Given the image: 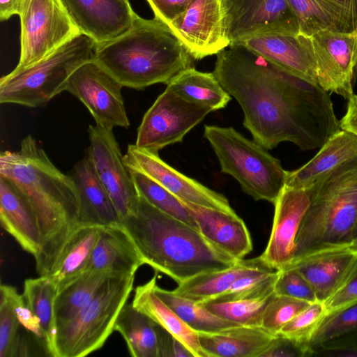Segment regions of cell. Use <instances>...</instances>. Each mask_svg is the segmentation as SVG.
Wrapping results in <instances>:
<instances>
[{
    "label": "cell",
    "mask_w": 357,
    "mask_h": 357,
    "mask_svg": "<svg viewBox=\"0 0 357 357\" xmlns=\"http://www.w3.org/2000/svg\"><path fill=\"white\" fill-rule=\"evenodd\" d=\"M218 52L213 71L244 114L253 140L267 150L284 142L321 148L340 130L329 93L241 45Z\"/></svg>",
    "instance_id": "obj_1"
},
{
    "label": "cell",
    "mask_w": 357,
    "mask_h": 357,
    "mask_svg": "<svg viewBox=\"0 0 357 357\" xmlns=\"http://www.w3.org/2000/svg\"><path fill=\"white\" fill-rule=\"evenodd\" d=\"M0 175L14 183L34 212L40 234L36 270L39 276H47L80 226L75 182L52 163L31 135L22 139L17 151L1 153Z\"/></svg>",
    "instance_id": "obj_2"
},
{
    "label": "cell",
    "mask_w": 357,
    "mask_h": 357,
    "mask_svg": "<svg viewBox=\"0 0 357 357\" xmlns=\"http://www.w3.org/2000/svg\"><path fill=\"white\" fill-rule=\"evenodd\" d=\"M122 225L144 264L178 284L203 273L229 268L239 261L207 240L199 230L141 197L135 212L124 219Z\"/></svg>",
    "instance_id": "obj_3"
},
{
    "label": "cell",
    "mask_w": 357,
    "mask_h": 357,
    "mask_svg": "<svg viewBox=\"0 0 357 357\" xmlns=\"http://www.w3.org/2000/svg\"><path fill=\"white\" fill-rule=\"evenodd\" d=\"M192 59L167 24L136 13L126 31L96 43L92 60L123 86L142 90L169 84L178 73L194 67Z\"/></svg>",
    "instance_id": "obj_4"
},
{
    "label": "cell",
    "mask_w": 357,
    "mask_h": 357,
    "mask_svg": "<svg viewBox=\"0 0 357 357\" xmlns=\"http://www.w3.org/2000/svg\"><path fill=\"white\" fill-rule=\"evenodd\" d=\"M308 192L310 204L296 237L295 256L323 243L350 241L357 218V158Z\"/></svg>",
    "instance_id": "obj_5"
},
{
    "label": "cell",
    "mask_w": 357,
    "mask_h": 357,
    "mask_svg": "<svg viewBox=\"0 0 357 357\" xmlns=\"http://www.w3.org/2000/svg\"><path fill=\"white\" fill-rule=\"evenodd\" d=\"M204 136L214 151L222 173L233 176L255 200L274 204L287 177V171L278 159L232 127L205 125Z\"/></svg>",
    "instance_id": "obj_6"
},
{
    "label": "cell",
    "mask_w": 357,
    "mask_h": 357,
    "mask_svg": "<svg viewBox=\"0 0 357 357\" xmlns=\"http://www.w3.org/2000/svg\"><path fill=\"white\" fill-rule=\"evenodd\" d=\"M95 45L91 38L80 34L39 61L14 68L0 79V102L30 107L46 105L64 91L77 68L92 60Z\"/></svg>",
    "instance_id": "obj_7"
},
{
    "label": "cell",
    "mask_w": 357,
    "mask_h": 357,
    "mask_svg": "<svg viewBox=\"0 0 357 357\" xmlns=\"http://www.w3.org/2000/svg\"><path fill=\"white\" fill-rule=\"evenodd\" d=\"M135 273L110 275L73 319L57 326L54 357H83L100 349L133 289Z\"/></svg>",
    "instance_id": "obj_8"
},
{
    "label": "cell",
    "mask_w": 357,
    "mask_h": 357,
    "mask_svg": "<svg viewBox=\"0 0 357 357\" xmlns=\"http://www.w3.org/2000/svg\"><path fill=\"white\" fill-rule=\"evenodd\" d=\"M18 15L20 54L15 69L39 61L82 34L60 0H22Z\"/></svg>",
    "instance_id": "obj_9"
},
{
    "label": "cell",
    "mask_w": 357,
    "mask_h": 357,
    "mask_svg": "<svg viewBox=\"0 0 357 357\" xmlns=\"http://www.w3.org/2000/svg\"><path fill=\"white\" fill-rule=\"evenodd\" d=\"M211 112V108L185 100L167 87L144 114L135 145L158 153L168 145L181 142Z\"/></svg>",
    "instance_id": "obj_10"
},
{
    "label": "cell",
    "mask_w": 357,
    "mask_h": 357,
    "mask_svg": "<svg viewBox=\"0 0 357 357\" xmlns=\"http://www.w3.org/2000/svg\"><path fill=\"white\" fill-rule=\"evenodd\" d=\"M221 3L229 45L256 36L301 33L287 0H221Z\"/></svg>",
    "instance_id": "obj_11"
},
{
    "label": "cell",
    "mask_w": 357,
    "mask_h": 357,
    "mask_svg": "<svg viewBox=\"0 0 357 357\" xmlns=\"http://www.w3.org/2000/svg\"><path fill=\"white\" fill-rule=\"evenodd\" d=\"M122 87L116 79L91 60L73 73L64 91L86 106L96 124L127 128L130 121L121 94Z\"/></svg>",
    "instance_id": "obj_12"
},
{
    "label": "cell",
    "mask_w": 357,
    "mask_h": 357,
    "mask_svg": "<svg viewBox=\"0 0 357 357\" xmlns=\"http://www.w3.org/2000/svg\"><path fill=\"white\" fill-rule=\"evenodd\" d=\"M112 129L96 123L89 126L88 156L108 191L122 222L135 212L139 197Z\"/></svg>",
    "instance_id": "obj_13"
},
{
    "label": "cell",
    "mask_w": 357,
    "mask_h": 357,
    "mask_svg": "<svg viewBox=\"0 0 357 357\" xmlns=\"http://www.w3.org/2000/svg\"><path fill=\"white\" fill-rule=\"evenodd\" d=\"M311 37L317 84L348 100L357 79V30H321Z\"/></svg>",
    "instance_id": "obj_14"
},
{
    "label": "cell",
    "mask_w": 357,
    "mask_h": 357,
    "mask_svg": "<svg viewBox=\"0 0 357 357\" xmlns=\"http://www.w3.org/2000/svg\"><path fill=\"white\" fill-rule=\"evenodd\" d=\"M123 160L129 171L147 176L177 198L231 215L236 214L225 196L178 172L163 161L158 152L130 144Z\"/></svg>",
    "instance_id": "obj_15"
},
{
    "label": "cell",
    "mask_w": 357,
    "mask_h": 357,
    "mask_svg": "<svg viewBox=\"0 0 357 357\" xmlns=\"http://www.w3.org/2000/svg\"><path fill=\"white\" fill-rule=\"evenodd\" d=\"M168 25L194 59L217 54L229 45L221 0H191Z\"/></svg>",
    "instance_id": "obj_16"
},
{
    "label": "cell",
    "mask_w": 357,
    "mask_h": 357,
    "mask_svg": "<svg viewBox=\"0 0 357 357\" xmlns=\"http://www.w3.org/2000/svg\"><path fill=\"white\" fill-rule=\"evenodd\" d=\"M308 191L284 185L274 203L273 227L267 246L260 258L270 268L281 271L296 255V237L308 210Z\"/></svg>",
    "instance_id": "obj_17"
},
{
    "label": "cell",
    "mask_w": 357,
    "mask_h": 357,
    "mask_svg": "<svg viewBox=\"0 0 357 357\" xmlns=\"http://www.w3.org/2000/svg\"><path fill=\"white\" fill-rule=\"evenodd\" d=\"M357 259V245L351 241L327 243L296 255L285 268L297 271L324 301Z\"/></svg>",
    "instance_id": "obj_18"
},
{
    "label": "cell",
    "mask_w": 357,
    "mask_h": 357,
    "mask_svg": "<svg viewBox=\"0 0 357 357\" xmlns=\"http://www.w3.org/2000/svg\"><path fill=\"white\" fill-rule=\"evenodd\" d=\"M231 45H241L283 70L317 84V67L310 36L298 34H265Z\"/></svg>",
    "instance_id": "obj_19"
},
{
    "label": "cell",
    "mask_w": 357,
    "mask_h": 357,
    "mask_svg": "<svg viewBox=\"0 0 357 357\" xmlns=\"http://www.w3.org/2000/svg\"><path fill=\"white\" fill-rule=\"evenodd\" d=\"M82 34L101 43L131 26L135 13L129 0H60Z\"/></svg>",
    "instance_id": "obj_20"
},
{
    "label": "cell",
    "mask_w": 357,
    "mask_h": 357,
    "mask_svg": "<svg viewBox=\"0 0 357 357\" xmlns=\"http://www.w3.org/2000/svg\"><path fill=\"white\" fill-rule=\"evenodd\" d=\"M178 199L195 221L199 232L222 251L237 260L243 259L252 251L250 232L237 214Z\"/></svg>",
    "instance_id": "obj_21"
},
{
    "label": "cell",
    "mask_w": 357,
    "mask_h": 357,
    "mask_svg": "<svg viewBox=\"0 0 357 357\" xmlns=\"http://www.w3.org/2000/svg\"><path fill=\"white\" fill-rule=\"evenodd\" d=\"M70 175L78 192L80 226L122 225L111 197L88 155L74 165Z\"/></svg>",
    "instance_id": "obj_22"
},
{
    "label": "cell",
    "mask_w": 357,
    "mask_h": 357,
    "mask_svg": "<svg viewBox=\"0 0 357 357\" xmlns=\"http://www.w3.org/2000/svg\"><path fill=\"white\" fill-rule=\"evenodd\" d=\"M356 158L357 135L340 129L308 162L296 170L287 171L285 185L310 191L335 169Z\"/></svg>",
    "instance_id": "obj_23"
},
{
    "label": "cell",
    "mask_w": 357,
    "mask_h": 357,
    "mask_svg": "<svg viewBox=\"0 0 357 357\" xmlns=\"http://www.w3.org/2000/svg\"><path fill=\"white\" fill-rule=\"evenodd\" d=\"M0 220L4 229L35 258L40 249V234L34 212L21 190L1 175Z\"/></svg>",
    "instance_id": "obj_24"
},
{
    "label": "cell",
    "mask_w": 357,
    "mask_h": 357,
    "mask_svg": "<svg viewBox=\"0 0 357 357\" xmlns=\"http://www.w3.org/2000/svg\"><path fill=\"white\" fill-rule=\"evenodd\" d=\"M144 261L122 225L102 227L86 268L114 274L135 273Z\"/></svg>",
    "instance_id": "obj_25"
},
{
    "label": "cell",
    "mask_w": 357,
    "mask_h": 357,
    "mask_svg": "<svg viewBox=\"0 0 357 357\" xmlns=\"http://www.w3.org/2000/svg\"><path fill=\"white\" fill-rule=\"evenodd\" d=\"M198 335L207 357H261L277 336L260 326H247Z\"/></svg>",
    "instance_id": "obj_26"
},
{
    "label": "cell",
    "mask_w": 357,
    "mask_h": 357,
    "mask_svg": "<svg viewBox=\"0 0 357 357\" xmlns=\"http://www.w3.org/2000/svg\"><path fill=\"white\" fill-rule=\"evenodd\" d=\"M156 280L155 273L149 281L135 288L132 306L181 342L194 357H207L201 347L198 333L156 295L154 289Z\"/></svg>",
    "instance_id": "obj_27"
},
{
    "label": "cell",
    "mask_w": 357,
    "mask_h": 357,
    "mask_svg": "<svg viewBox=\"0 0 357 357\" xmlns=\"http://www.w3.org/2000/svg\"><path fill=\"white\" fill-rule=\"evenodd\" d=\"M298 21L300 33L312 36L321 30L351 32L357 26L339 0H287Z\"/></svg>",
    "instance_id": "obj_28"
},
{
    "label": "cell",
    "mask_w": 357,
    "mask_h": 357,
    "mask_svg": "<svg viewBox=\"0 0 357 357\" xmlns=\"http://www.w3.org/2000/svg\"><path fill=\"white\" fill-rule=\"evenodd\" d=\"M102 227L81 225L67 241L47 275L56 283L58 291L86 271Z\"/></svg>",
    "instance_id": "obj_29"
},
{
    "label": "cell",
    "mask_w": 357,
    "mask_h": 357,
    "mask_svg": "<svg viewBox=\"0 0 357 357\" xmlns=\"http://www.w3.org/2000/svg\"><path fill=\"white\" fill-rule=\"evenodd\" d=\"M263 264L260 257L241 259L229 268L197 275L178 284L173 291L197 303L207 302L226 292L238 278Z\"/></svg>",
    "instance_id": "obj_30"
},
{
    "label": "cell",
    "mask_w": 357,
    "mask_h": 357,
    "mask_svg": "<svg viewBox=\"0 0 357 357\" xmlns=\"http://www.w3.org/2000/svg\"><path fill=\"white\" fill-rule=\"evenodd\" d=\"M167 87L185 100L213 111L225 108L231 98L213 73L200 72L194 67L178 73Z\"/></svg>",
    "instance_id": "obj_31"
},
{
    "label": "cell",
    "mask_w": 357,
    "mask_h": 357,
    "mask_svg": "<svg viewBox=\"0 0 357 357\" xmlns=\"http://www.w3.org/2000/svg\"><path fill=\"white\" fill-rule=\"evenodd\" d=\"M158 326L132 303H126L118 316L114 331L123 337L132 357H158Z\"/></svg>",
    "instance_id": "obj_32"
},
{
    "label": "cell",
    "mask_w": 357,
    "mask_h": 357,
    "mask_svg": "<svg viewBox=\"0 0 357 357\" xmlns=\"http://www.w3.org/2000/svg\"><path fill=\"white\" fill-rule=\"evenodd\" d=\"M57 292L56 283L49 276L40 275L36 278L26 279L24 282V298L40 322L46 351L53 357L57 333L54 311Z\"/></svg>",
    "instance_id": "obj_33"
},
{
    "label": "cell",
    "mask_w": 357,
    "mask_h": 357,
    "mask_svg": "<svg viewBox=\"0 0 357 357\" xmlns=\"http://www.w3.org/2000/svg\"><path fill=\"white\" fill-rule=\"evenodd\" d=\"M112 275L114 273L87 271L59 290L54 302L57 326L73 319Z\"/></svg>",
    "instance_id": "obj_34"
},
{
    "label": "cell",
    "mask_w": 357,
    "mask_h": 357,
    "mask_svg": "<svg viewBox=\"0 0 357 357\" xmlns=\"http://www.w3.org/2000/svg\"><path fill=\"white\" fill-rule=\"evenodd\" d=\"M154 289L156 295L197 333H215L241 326L215 315L200 304L180 296L173 291L160 288L157 284Z\"/></svg>",
    "instance_id": "obj_35"
},
{
    "label": "cell",
    "mask_w": 357,
    "mask_h": 357,
    "mask_svg": "<svg viewBox=\"0 0 357 357\" xmlns=\"http://www.w3.org/2000/svg\"><path fill=\"white\" fill-rule=\"evenodd\" d=\"M139 197L149 204L198 230L197 225L178 198L147 176L130 171Z\"/></svg>",
    "instance_id": "obj_36"
},
{
    "label": "cell",
    "mask_w": 357,
    "mask_h": 357,
    "mask_svg": "<svg viewBox=\"0 0 357 357\" xmlns=\"http://www.w3.org/2000/svg\"><path fill=\"white\" fill-rule=\"evenodd\" d=\"M279 274L280 271L271 269L263 264L238 278L226 292L207 302H229L275 293V284Z\"/></svg>",
    "instance_id": "obj_37"
},
{
    "label": "cell",
    "mask_w": 357,
    "mask_h": 357,
    "mask_svg": "<svg viewBox=\"0 0 357 357\" xmlns=\"http://www.w3.org/2000/svg\"><path fill=\"white\" fill-rule=\"evenodd\" d=\"M274 294L229 302L199 304L215 315L241 326L261 327L263 313Z\"/></svg>",
    "instance_id": "obj_38"
},
{
    "label": "cell",
    "mask_w": 357,
    "mask_h": 357,
    "mask_svg": "<svg viewBox=\"0 0 357 357\" xmlns=\"http://www.w3.org/2000/svg\"><path fill=\"white\" fill-rule=\"evenodd\" d=\"M327 316L324 302L310 304L288 322L279 332L280 335L301 345L308 354V347L324 318Z\"/></svg>",
    "instance_id": "obj_39"
},
{
    "label": "cell",
    "mask_w": 357,
    "mask_h": 357,
    "mask_svg": "<svg viewBox=\"0 0 357 357\" xmlns=\"http://www.w3.org/2000/svg\"><path fill=\"white\" fill-rule=\"evenodd\" d=\"M20 324L8 300L0 299V357L28 356L27 342L18 333Z\"/></svg>",
    "instance_id": "obj_40"
},
{
    "label": "cell",
    "mask_w": 357,
    "mask_h": 357,
    "mask_svg": "<svg viewBox=\"0 0 357 357\" xmlns=\"http://www.w3.org/2000/svg\"><path fill=\"white\" fill-rule=\"evenodd\" d=\"M312 303L274 294L263 313L261 327L269 333L278 335L288 322Z\"/></svg>",
    "instance_id": "obj_41"
},
{
    "label": "cell",
    "mask_w": 357,
    "mask_h": 357,
    "mask_svg": "<svg viewBox=\"0 0 357 357\" xmlns=\"http://www.w3.org/2000/svg\"><path fill=\"white\" fill-rule=\"evenodd\" d=\"M357 331V303L324 318L309 347L310 350L321 343L343 334Z\"/></svg>",
    "instance_id": "obj_42"
},
{
    "label": "cell",
    "mask_w": 357,
    "mask_h": 357,
    "mask_svg": "<svg viewBox=\"0 0 357 357\" xmlns=\"http://www.w3.org/2000/svg\"><path fill=\"white\" fill-rule=\"evenodd\" d=\"M323 302L327 316L357 303V259Z\"/></svg>",
    "instance_id": "obj_43"
},
{
    "label": "cell",
    "mask_w": 357,
    "mask_h": 357,
    "mask_svg": "<svg viewBox=\"0 0 357 357\" xmlns=\"http://www.w3.org/2000/svg\"><path fill=\"white\" fill-rule=\"evenodd\" d=\"M0 292L13 308L20 325L42 343L45 349V337L40 322L28 306L23 294H20L14 287L3 284H1Z\"/></svg>",
    "instance_id": "obj_44"
},
{
    "label": "cell",
    "mask_w": 357,
    "mask_h": 357,
    "mask_svg": "<svg viewBox=\"0 0 357 357\" xmlns=\"http://www.w3.org/2000/svg\"><path fill=\"white\" fill-rule=\"evenodd\" d=\"M275 294L314 303L319 301L310 283L295 269L280 271L275 284Z\"/></svg>",
    "instance_id": "obj_45"
},
{
    "label": "cell",
    "mask_w": 357,
    "mask_h": 357,
    "mask_svg": "<svg viewBox=\"0 0 357 357\" xmlns=\"http://www.w3.org/2000/svg\"><path fill=\"white\" fill-rule=\"evenodd\" d=\"M309 356L357 357V331L321 343L310 350Z\"/></svg>",
    "instance_id": "obj_46"
},
{
    "label": "cell",
    "mask_w": 357,
    "mask_h": 357,
    "mask_svg": "<svg viewBox=\"0 0 357 357\" xmlns=\"http://www.w3.org/2000/svg\"><path fill=\"white\" fill-rule=\"evenodd\" d=\"M155 17L169 24L180 15L191 0H146Z\"/></svg>",
    "instance_id": "obj_47"
},
{
    "label": "cell",
    "mask_w": 357,
    "mask_h": 357,
    "mask_svg": "<svg viewBox=\"0 0 357 357\" xmlns=\"http://www.w3.org/2000/svg\"><path fill=\"white\" fill-rule=\"evenodd\" d=\"M305 357L306 351L291 340L277 335L261 357Z\"/></svg>",
    "instance_id": "obj_48"
},
{
    "label": "cell",
    "mask_w": 357,
    "mask_h": 357,
    "mask_svg": "<svg viewBox=\"0 0 357 357\" xmlns=\"http://www.w3.org/2000/svg\"><path fill=\"white\" fill-rule=\"evenodd\" d=\"M340 129L357 135V94L348 99L347 112L340 121Z\"/></svg>",
    "instance_id": "obj_49"
},
{
    "label": "cell",
    "mask_w": 357,
    "mask_h": 357,
    "mask_svg": "<svg viewBox=\"0 0 357 357\" xmlns=\"http://www.w3.org/2000/svg\"><path fill=\"white\" fill-rule=\"evenodd\" d=\"M22 0H0V20L6 21L20 13Z\"/></svg>",
    "instance_id": "obj_50"
},
{
    "label": "cell",
    "mask_w": 357,
    "mask_h": 357,
    "mask_svg": "<svg viewBox=\"0 0 357 357\" xmlns=\"http://www.w3.org/2000/svg\"><path fill=\"white\" fill-rule=\"evenodd\" d=\"M172 357H194V356L181 342L174 337Z\"/></svg>",
    "instance_id": "obj_51"
},
{
    "label": "cell",
    "mask_w": 357,
    "mask_h": 357,
    "mask_svg": "<svg viewBox=\"0 0 357 357\" xmlns=\"http://www.w3.org/2000/svg\"><path fill=\"white\" fill-rule=\"evenodd\" d=\"M346 8L357 26V0H339Z\"/></svg>",
    "instance_id": "obj_52"
},
{
    "label": "cell",
    "mask_w": 357,
    "mask_h": 357,
    "mask_svg": "<svg viewBox=\"0 0 357 357\" xmlns=\"http://www.w3.org/2000/svg\"><path fill=\"white\" fill-rule=\"evenodd\" d=\"M349 241H351L354 245H357V218L351 231Z\"/></svg>",
    "instance_id": "obj_53"
}]
</instances>
